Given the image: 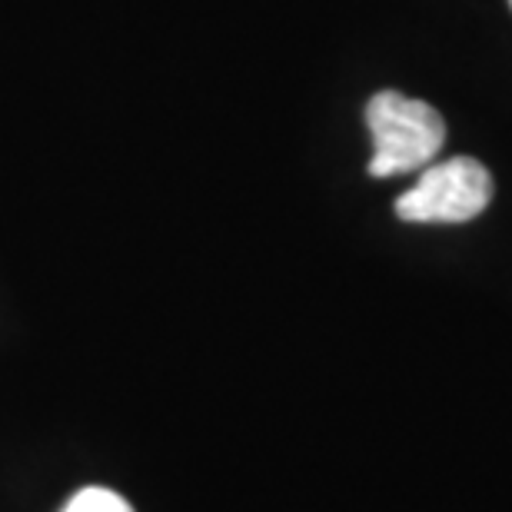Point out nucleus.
Masks as SVG:
<instances>
[{
  "mask_svg": "<svg viewBox=\"0 0 512 512\" xmlns=\"http://www.w3.org/2000/svg\"><path fill=\"white\" fill-rule=\"evenodd\" d=\"M366 127L373 133V160L366 170L376 180L429 167L446 143L439 110L399 90H383L366 104Z\"/></svg>",
  "mask_w": 512,
  "mask_h": 512,
  "instance_id": "obj_1",
  "label": "nucleus"
},
{
  "mask_svg": "<svg viewBox=\"0 0 512 512\" xmlns=\"http://www.w3.org/2000/svg\"><path fill=\"white\" fill-rule=\"evenodd\" d=\"M493 200V177L473 157L429 163L426 173L396 200V217L409 223H466Z\"/></svg>",
  "mask_w": 512,
  "mask_h": 512,
  "instance_id": "obj_2",
  "label": "nucleus"
},
{
  "mask_svg": "<svg viewBox=\"0 0 512 512\" xmlns=\"http://www.w3.org/2000/svg\"><path fill=\"white\" fill-rule=\"evenodd\" d=\"M64 512H133V509L124 496L110 493V489H100V486H90V489H80L64 506Z\"/></svg>",
  "mask_w": 512,
  "mask_h": 512,
  "instance_id": "obj_3",
  "label": "nucleus"
},
{
  "mask_svg": "<svg viewBox=\"0 0 512 512\" xmlns=\"http://www.w3.org/2000/svg\"><path fill=\"white\" fill-rule=\"evenodd\" d=\"M509 4H512V0H509Z\"/></svg>",
  "mask_w": 512,
  "mask_h": 512,
  "instance_id": "obj_4",
  "label": "nucleus"
}]
</instances>
